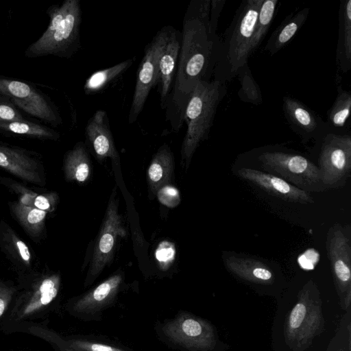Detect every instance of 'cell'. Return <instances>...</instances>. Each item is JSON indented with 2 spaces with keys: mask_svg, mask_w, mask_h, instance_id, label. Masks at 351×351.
Returning a JSON list of instances; mask_svg holds the SVG:
<instances>
[{
  "mask_svg": "<svg viewBox=\"0 0 351 351\" xmlns=\"http://www.w3.org/2000/svg\"><path fill=\"white\" fill-rule=\"evenodd\" d=\"M210 0L190 2L182 25L178 62L167 106L182 122L191 93L200 81H209L215 72L221 40L208 29Z\"/></svg>",
  "mask_w": 351,
  "mask_h": 351,
  "instance_id": "cell-1",
  "label": "cell"
},
{
  "mask_svg": "<svg viewBox=\"0 0 351 351\" xmlns=\"http://www.w3.org/2000/svg\"><path fill=\"white\" fill-rule=\"evenodd\" d=\"M49 24L25 52L27 58L56 56L70 58L80 48L82 10L79 0H66L48 8Z\"/></svg>",
  "mask_w": 351,
  "mask_h": 351,
  "instance_id": "cell-2",
  "label": "cell"
},
{
  "mask_svg": "<svg viewBox=\"0 0 351 351\" xmlns=\"http://www.w3.org/2000/svg\"><path fill=\"white\" fill-rule=\"evenodd\" d=\"M226 88L219 80L199 82L187 101L183 120L187 125L181 147L182 162L187 169L199 144L208 137L217 107Z\"/></svg>",
  "mask_w": 351,
  "mask_h": 351,
  "instance_id": "cell-3",
  "label": "cell"
},
{
  "mask_svg": "<svg viewBox=\"0 0 351 351\" xmlns=\"http://www.w3.org/2000/svg\"><path fill=\"white\" fill-rule=\"evenodd\" d=\"M61 285L58 273L38 274L17 292L3 316L2 328L6 332L21 330L43 317L55 306Z\"/></svg>",
  "mask_w": 351,
  "mask_h": 351,
  "instance_id": "cell-4",
  "label": "cell"
},
{
  "mask_svg": "<svg viewBox=\"0 0 351 351\" xmlns=\"http://www.w3.org/2000/svg\"><path fill=\"white\" fill-rule=\"evenodd\" d=\"M263 0H245L237 8L223 40L215 71L230 79L238 70L247 63L250 47Z\"/></svg>",
  "mask_w": 351,
  "mask_h": 351,
  "instance_id": "cell-5",
  "label": "cell"
},
{
  "mask_svg": "<svg viewBox=\"0 0 351 351\" xmlns=\"http://www.w3.org/2000/svg\"><path fill=\"white\" fill-rule=\"evenodd\" d=\"M257 160L263 171L277 176L307 193L326 191L319 170L306 157L296 153L270 150L261 152Z\"/></svg>",
  "mask_w": 351,
  "mask_h": 351,
  "instance_id": "cell-6",
  "label": "cell"
},
{
  "mask_svg": "<svg viewBox=\"0 0 351 351\" xmlns=\"http://www.w3.org/2000/svg\"><path fill=\"white\" fill-rule=\"evenodd\" d=\"M119 198L114 188L93 247L92 258L84 280V287L93 285L106 266L113 261L119 237L126 234L123 219L119 213Z\"/></svg>",
  "mask_w": 351,
  "mask_h": 351,
  "instance_id": "cell-7",
  "label": "cell"
},
{
  "mask_svg": "<svg viewBox=\"0 0 351 351\" xmlns=\"http://www.w3.org/2000/svg\"><path fill=\"white\" fill-rule=\"evenodd\" d=\"M320 141L321 181L326 190L341 188L350 178L351 136L328 132Z\"/></svg>",
  "mask_w": 351,
  "mask_h": 351,
  "instance_id": "cell-8",
  "label": "cell"
},
{
  "mask_svg": "<svg viewBox=\"0 0 351 351\" xmlns=\"http://www.w3.org/2000/svg\"><path fill=\"white\" fill-rule=\"evenodd\" d=\"M124 285L123 271H117L97 286L69 300L65 310L84 322L101 321L104 311L117 300Z\"/></svg>",
  "mask_w": 351,
  "mask_h": 351,
  "instance_id": "cell-9",
  "label": "cell"
},
{
  "mask_svg": "<svg viewBox=\"0 0 351 351\" xmlns=\"http://www.w3.org/2000/svg\"><path fill=\"white\" fill-rule=\"evenodd\" d=\"M170 26L164 27L145 49L144 56L138 69L136 85L128 123H134L143 110L149 92L158 83V62L167 41Z\"/></svg>",
  "mask_w": 351,
  "mask_h": 351,
  "instance_id": "cell-10",
  "label": "cell"
},
{
  "mask_svg": "<svg viewBox=\"0 0 351 351\" xmlns=\"http://www.w3.org/2000/svg\"><path fill=\"white\" fill-rule=\"evenodd\" d=\"M0 94L9 97L15 105L28 114L53 125L62 119L54 106L30 84L19 80L0 77Z\"/></svg>",
  "mask_w": 351,
  "mask_h": 351,
  "instance_id": "cell-11",
  "label": "cell"
},
{
  "mask_svg": "<svg viewBox=\"0 0 351 351\" xmlns=\"http://www.w3.org/2000/svg\"><path fill=\"white\" fill-rule=\"evenodd\" d=\"M282 110L290 128L300 137L303 143L311 140L320 141L329 132L326 122L319 114L296 98L285 95Z\"/></svg>",
  "mask_w": 351,
  "mask_h": 351,
  "instance_id": "cell-12",
  "label": "cell"
},
{
  "mask_svg": "<svg viewBox=\"0 0 351 351\" xmlns=\"http://www.w3.org/2000/svg\"><path fill=\"white\" fill-rule=\"evenodd\" d=\"M235 173L240 179L284 201L304 204L314 202L311 193L270 173L244 167L237 169Z\"/></svg>",
  "mask_w": 351,
  "mask_h": 351,
  "instance_id": "cell-13",
  "label": "cell"
},
{
  "mask_svg": "<svg viewBox=\"0 0 351 351\" xmlns=\"http://www.w3.org/2000/svg\"><path fill=\"white\" fill-rule=\"evenodd\" d=\"M0 167L25 182L45 184L41 162L25 149L0 144Z\"/></svg>",
  "mask_w": 351,
  "mask_h": 351,
  "instance_id": "cell-14",
  "label": "cell"
},
{
  "mask_svg": "<svg viewBox=\"0 0 351 351\" xmlns=\"http://www.w3.org/2000/svg\"><path fill=\"white\" fill-rule=\"evenodd\" d=\"M326 247L335 278L346 284L351 276V246L346 228L341 224L335 223L329 228Z\"/></svg>",
  "mask_w": 351,
  "mask_h": 351,
  "instance_id": "cell-15",
  "label": "cell"
},
{
  "mask_svg": "<svg viewBox=\"0 0 351 351\" xmlns=\"http://www.w3.org/2000/svg\"><path fill=\"white\" fill-rule=\"evenodd\" d=\"M86 141L100 162L110 158L119 160L112 134L106 111L99 110L88 119L85 128Z\"/></svg>",
  "mask_w": 351,
  "mask_h": 351,
  "instance_id": "cell-16",
  "label": "cell"
},
{
  "mask_svg": "<svg viewBox=\"0 0 351 351\" xmlns=\"http://www.w3.org/2000/svg\"><path fill=\"white\" fill-rule=\"evenodd\" d=\"M180 49V40L177 32L171 27L167 41L158 62V83L160 105L165 108L173 87Z\"/></svg>",
  "mask_w": 351,
  "mask_h": 351,
  "instance_id": "cell-17",
  "label": "cell"
},
{
  "mask_svg": "<svg viewBox=\"0 0 351 351\" xmlns=\"http://www.w3.org/2000/svg\"><path fill=\"white\" fill-rule=\"evenodd\" d=\"M175 167L174 156L168 145H162L152 158L147 173L150 192L156 195L163 186L169 185Z\"/></svg>",
  "mask_w": 351,
  "mask_h": 351,
  "instance_id": "cell-18",
  "label": "cell"
},
{
  "mask_svg": "<svg viewBox=\"0 0 351 351\" xmlns=\"http://www.w3.org/2000/svg\"><path fill=\"white\" fill-rule=\"evenodd\" d=\"M223 263L231 271L241 276H251L258 280L267 281L273 273L267 261L249 254L223 252Z\"/></svg>",
  "mask_w": 351,
  "mask_h": 351,
  "instance_id": "cell-19",
  "label": "cell"
},
{
  "mask_svg": "<svg viewBox=\"0 0 351 351\" xmlns=\"http://www.w3.org/2000/svg\"><path fill=\"white\" fill-rule=\"evenodd\" d=\"M0 248L18 268L27 270L32 267V254L28 245L4 221H0Z\"/></svg>",
  "mask_w": 351,
  "mask_h": 351,
  "instance_id": "cell-20",
  "label": "cell"
},
{
  "mask_svg": "<svg viewBox=\"0 0 351 351\" xmlns=\"http://www.w3.org/2000/svg\"><path fill=\"white\" fill-rule=\"evenodd\" d=\"M336 64L343 73L351 69V0H341L339 4Z\"/></svg>",
  "mask_w": 351,
  "mask_h": 351,
  "instance_id": "cell-21",
  "label": "cell"
},
{
  "mask_svg": "<svg viewBox=\"0 0 351 351\" xmlns=\"http://www.w3.org/2000/svg\"><path fill=\"white\" fill-rule=\"evenodd\" d=\"M309 8H304L291 13L282 21L271 34L264 49L270 55H274L286 46L296 34L308 18Z\"/></svg>",
  "mask_w": 351,
  "mask_h": 351,
  "instance_id": "cell-22",
  "label": "cell"
},
{
  "mask_svg": "<svg viewBox=\"0 0 351 351\" xmlns=\"http://www.w3.org/2000/svg\"><path fill=\"white\" fill-rule=\"evenodd\" d=\"M63 170L64 178L68 182L84 184L90 179L92 173L91 160L82 142H78L66 153Z\"/></svg>",
  "mask_w": 351,
  "mask_h": 351,
  "instance_id": "cell-23",
  "label": "cell"
},
{
  "mask_svg": "<svg viewBox=\"0 0 351 351\" xmlns=\"http://www.w3.org/2000/svg\"><path fill=\"white\" fill-rule=\"evenodd\" d=\"M9 207L13 217L32 239H38L43 234L47 213L18 201L10 202Z\"/></svg>",
  "mask_w": 351,
  "mask_h": 351,
  "instance_id": "cell-24",
  "label": "cell"
},
{
  "mask_svg": "<svg viewBox=\"0 0 351 351\" xmlns=\"http://www.w3.org/2000/svg\"><path fill=\"white\" fill-rule=\"evenodd\" d=\"M337 95L327 114L326 125L329 132L340 134L347 128L351 109V93L343 90L337 82Z\"/></svg>",
  "mask_w": 351,
  "mask_h": 351,
  "instance_id": "cell-25",
  "label": "cell"
},
{
  "mask_svg": "<svg viewBox=\"0 0 351 351\" xmlns=\"http://www.w3.org/2000/svg\"><path fill=\"white\" fill-rule=\"evenodd\" d=\"M134 58L122 61L111 67L97 71L86 80L84 90L86 95L96 94L116 80L131 66Z\"/></svg>",
  "mask_w": 351,
  "mask_h": 351,
  "instance_id": "cell-26",
  "label": "cell"
},
{
  "mask_svg": "<svg viewBox=\"0 0 351 351\" xmlns=\"http://www.w3.org/2000/svg\"><path fill=\"white\" fill-rule=\"evenodd\" d=\"M0 130L42 139L56 141L60 138V134L56 131L25 120L0 122Z\"/></svg>",
  "mask_w": 351,
  "mask_h": 351,
  "instance_id": "cell-27",
  "label": "cell"
},
{
  "mask_svg": "<svg viewBox=\"0 0 351 351\" xmlns=\"http://www.w3.org/2000/svg\"><path fill=\"white\" fill-rule=\"evenodd\" d=\"M278 3V0H263L250 43V56L258 48L267 34Z\"/></svg>",
  "mask_w": 351,
  "mask_h": 351,
  "instance_id": "cell-28",
  "label": "cell"
},
{
  "mask_svg": "<svg viewBox=\"0 0 351 351\" xmlns=\"http://www.w3.org/2000/svg\"><path fill=\"white\" fill-rule=\"evenodd\" d=\"M69 346L78 351H132L108 340L90 335L64 337Z\"/></svg>",
  "mask_w": 351,
  "mask_h": 351,
  "instance_id": "cell-29",
  "label": "cell"
},
{
  "mask_svg": "<svg viewBox=\"0 0 351 351\" xmlns=\"http://www.w3.org/2000/svg\"><path fill=\"white\" fill-rule=\"evenodd\" d=\"M240 82L238 91L239 99L246 103L259 105L263 102L260 87L252 76L247 63L243 65L237 72Z\"/></svg>",
  "mask_w": 351,
  "mask_h": 351,
  "instance_id": "cell-30",
  "label": "cell"
},
{
  "mask_svg": "<svg viewBox=\"0 0 351 351\" xmlns=\"http://www.w3.org/2000/svg\"><path fill=\"white\" fill-rule=\"evenodd\" d=\"M21 331L45 340L51 345L53 351H78L70 347L64 337L43 324H30L25 326Z\"/></svg>",
  "mask_w": 351,
  "mask_h": 351,
  "instance_id": "cell-31",
  "label": "cell"
},
{
  "mask_svg": "<svg viewBox=\"0 0 351 351\" xmlns=\"http://www.w3.org/2000/svg\"><path fill=\"white\" fill-rule=\"evenodd\" d=\"M18 288L10 283L0 280V318L8 311Z\"/></svg>",
  "mask_w": 351,
  "mask_h": 351,
  "instance_id": "cell-32",
  "label": "cell"
},
{
  "mask_svg": "<svg viewBox=\"0 0 351 351\" xmlns=\"http://www.w3.org/2000/svg\"><path fill=\"white\" fill-rule=\"evenodd\" d=\"M175 247L169 241L162 242L156 251V258L162 269H167L175 257Z\"/></svg>",
  "mask_w": 351,
  "mask_h": 351,
  "instance_id": "cell-33",
  "label": "cell"
},
{
  "mask_svg": "<svg viewBox=\"0 0 351 351\" xmlns=\"http://www.w3.org/2000/svg\"><path fill=\"white\" fill-rule=\"evenodd\" d=\"M58 200L59 197L56 193H38L34 201L32 207L48 213L55 210Z\"/></svg>",
  "mask_w": 351,
  "mask_h": 351,
  "instance_id": "cell-34",
  "label": "cell"
},
{
  "mask_svg": "<svg viewBox=\"0 0 351 351\" xmlns=\"http://www.w3.org/2000/svg\"><path fill=\"white\" fill-rule=\"evenodd\" d=\"M226 3V0H210L208 29L211 36L218 38L216 31L220 14Z\"/></svg>",
  "mask_w": 351,
  "mask_h": 351,
  "instance_id": "cell-35",
  "label": "cell"
},
{
  "mask_svg": "<svg viewBox=\"0 0 351 351\" xmlns=\"http://www.w3.org/2000/svg\"><path fill=\"white\" fill-rule=\"evenodd\" d=\"M160 202L169 206L173 207L180 202L178 191L169 185L162 187L156 193Z\"/></svg>",
  "mask_w": 351,
  "mask_h": 351,
  "instance_id": "cell-36",
  "label": "cell"
},
{
  "mask_svg": "<svg viewBox=\"0 0 351 351\" xmlns=\"http://www.w3.org/2000/svg\"><path fill=\"white\" fill-rule=\"evenodd\" d=\"M25 120L23 115L11 103L0 101V122Z\"/></svg>",
  "mask_w": 351,
  "mask_h": 351,
  "instance_id": "cell-37",
  "label": "cell"
},
{
  "mask_svg": "<svg viewBox=\"0 0 351 351\" xmlns=\"http://www.w3.org/2000/svg\"><path fill=\"white\" fill-rule=\"evenodd\" d=\"M305 314L306 307L304 305L300 303L298 304L291 313L289 319L290 326L293 328H298L301 325Z\"/></svg>",
  "mask_w": 351,
  "mask_h": 351,
  "instance_id": "cell-38",
  "label": "cell"
},
{
  "mask_svg": "<svg viewBox=\"0 0 351 351\" xmlns=\"http://www.w3.org/2000/svg\"><path fill=\"white\" fill-rule=\"evenodd\" d=\"M0 95H1V94H0Z\"/></svg>",
  "mask_w": 351,
  "mask_h": 351,
  "instance_id": "cell-39",
  "label": "cell"
}]
</instances>
